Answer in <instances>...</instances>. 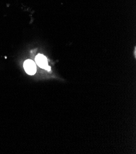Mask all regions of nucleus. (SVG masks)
<instances>
[{
    "label": "nucleus",
    "instance_id": "f257e3e1",
    "mask_svg": "<svg viewBox=\"0 0 136 154\" xmlns=\"http://www.w3.org/2000/svg\"><path fill=\"white\" fill-rule=\"evenodd\" d=\"M35 61L37 65L40 67L41 68L47 69V71H50L51 70V68L48 65V61L46 58L43 55L38 54L35 58Z\"/></svg>",
    "mask_w": 136,
    "mask_h": 154
},
{
    "label": "nucleus",
    "instance_id": "f03ea898",
    "mask_svg": "<svg viewBox=\"0 0 136 154\" xmlns=\"http://www.w3.org/2000/svg\"><path fill=\"white\" fill-rule=\"evenodd\" d=\"M24 69L27 74L34 75L36 72L37 68L35 62L32 60H27L24 63Z\"/></svg>",
    "mask_w": 136,
    "mask_h": 154
}]
</instances>
